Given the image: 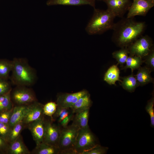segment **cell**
Segmentation results:
<instances>
[{"mask_svg": "<svg viewBox=\"0 0 154 154\" xmlns=\"http://www.w3.org/2000/svg\"><path fill=\"white\" fill-rule=\"evenodd\" d=\"M28 105H17L13 107L9 123L11 128L22 121L27 110Z\"/></svg>", "mask_w": 154, "mask_h": 154, "instance_id": "cell-16", "label": "cell"}, {"mask_svg": "<svg viewBox=\"0 0 154 154\" xmlns=\"http://www.w3.org/2000/svg\"><path fill=\"white\" fill-rule=\"evenodd\" d=\"M13 109L0 113V123L9 124Z\"/></svg>", "mask_w": 154, "mask_h": 154, "instance_id": "cell-34", "label": "cell"}, {"mask_svg": "<svg viewBox=\"0 0 154 154\" xmlns=\"http://www.w3.org/2000/svg\"><path fill=\"white\" fill-rule=\"evenodd\" d=\"M143 58H144V62L146 64V66L151 71L154 70V49L153 47L148 54Z\"/></svg>", "mask_w": 154, "mask_h": 154, "instance_id": "cell-30", "label": "cell"}, {"mask_svg": "<svg viewBox=\"0 0 154 154\" xmlns=\"http://www.w3.org/2000/svg\"><path fill=\"white\" fill-rule=\"evenodd\" d=\"M72 113L70 108H64L57 107L51 120L59 123L66 117Z\"/></svg>", "mask_w": 154, "mask_h": 154, "instance_id": "cell-28", "label": "cell"}, {"mask_svg": "<svg viewBox=\"0 0 154 154\" xmlns=\"http://www.w3.org/2000/svg\"><path fill=\"white\" fill-rule=\"evenodd\" d=\"M91 103L90 95L88 92L79 98L70 108L75 114L90 109Z\"/></svg>", "mask_w": 154, "mask_h": 154, "instance_id": "cell-18", "label": "cell"}, {"mask_svg": "<svg viewBox=\"0 0 154 154\" xmlns=\"http://www.w3.org/2000/svg\"><path fill=\"white\" fill-rule=\"evenodd\" d=\"M154 99L153 97L148 101L146 107V110L150 116L151 125L152 127L154 126Z\"/></svg>", "mask_w": 154, "mask_h": 154, "instance_id": "cell-31", "label": "cell"}, {"mask_svg": "<svg viewBox=\"0 0 154 154\" xmlns=\"http://www.w3.org/2000/svg\"><path fill=\"white\" fill-rule=\"evenodd\" d=\"M89 109L75 113L72 124L79 129H84L89 127L88 121Z\"/></svg>", "mask_w": 154, "mask_h": 154, "instance_id": "cell-17", "label": "cell"}, {"mask_svg": "<svg viewBox=\"0 0 154 154\" xmlns=\"http://www.w3.org/2000/svg\"><path fill=\"white\" fill-rule=\"evenodd\" d=\"M153 47V40L149 36H141L128 47L129 54L143 58Z\"/></svg>", "mask_w": 154, "mask_h": 154, "instance_id": "cell-6", "label": "cell"}, {"mask_svg": "<svg viewBox=\"0 0 154 154\" xmlns=\"http://www.w3.org/2000/svg\"><path fill=\"white\" fill-rule=\"evenodd\" d=\"M11 90L0 95V113L10 110L14 107L11 96Z\"/></svg>", "mask_w": 154, "mask_h": 154, "instance_id": "cell-24", "label": "cell"}, {"mask_svg": "<svg viewBox=\"0 0 154 154\" xmlns=\"http://www.w3.org/2000/svg\"><path fill=\"white\" fill-rule=\"evenodd\" d=\"M33 154H60L58 147L51 145L44 142L37 145L32 151Z\"/></svg>", "mask_w": 154, "mask_h": 154, "instance_id": "cell-20", "label": "cell"}, {"mask_svg": "<svg viewBox=\"0 0 154 154\" xmlns=\"http://www.w3.org/2000/svg\"><path fill=\"white\" fill-rule=\"evenodd\" d=\"M123 18L114 23L112 29V40L120 47H127L142 35L146 28L144 22L137 21L133 19Z\"/></svg>", "mask_w": 154, "mask_h": 154, "instance_id": "cell-1", "label": "cell"}, {"mask_svg": "<svg viewBox=\"0 0 154 154\" xmlns=\"http://www.w3.org/2000/svg\"><path fill=\"white\" fill-rule=\"evenodd\" d=\"M95 1H96V0H98V1H103L104 0H94Z\"/></svg>", "mask_w": 154, "mask_h": 154, "instance_id": "cell-38", "label": "cell"}, {"mask_svg": "<svg viewBox=\"0 0 154 154\" xmlns=\"http://www.w3.org/2000/svg\"><path fill=\"white\" fill-rule=\"evenodd\" d=\"M116 17L110 11L94 8L93 15L85 30L90 35H101L112 29Z\"/></svg>", "mask_w": 154, "mask_h": 154, "instance_id": "cell-2", "label": "cell"}, {"mask_svg": "<svg viewBox=\"0 0 154 154\" xmlns=\"http://www.w3.org/2000/svg\"><path fill=\"white\" fill-rule=\"evenodd\" d=\"M43 105L37 101L28 105L27 110L22 121L25 125L44 117Z\"/></svg>", "mask_w": 154, "mask_h": 154, "instance_id": "cell-11", "label": "cell"}, {"mask_svg": "<svg viewBox=\"0 0 154 154\" xmlns=\"http://www.w3.org/2000/svg\"><path fill=\"white\" fill-rule=\"evenodd\" d=\"M119 70L117 65H114L110 66L105 73L104 80L110 85H116L117 81L120 82Z\"/></svg>", "mask_w": 154, "mask_h": 154, "instance_id": "cell-21", "label": "cell"}, {"mask_svg": "<svg viewBox=\"0 0 154 154\" xmlns=\"http://www.w3.org/2000/svg\"><path fill=\"white\" fill-rule=\"evenodd\" d=\"M11 90L10 84L7 80L0 78V95L6 93Z\"/></svg>", "mask_w": 154, "mask_h": 154, "instance_id": "cell-33", "label": "cell"}, {"mask_svg": "<svg viewBox=\"0 0 154 154\" xmlns=\"http://www.w3.org/2000/svg\"><path fill=\"white\" fill-rule=\"evenodd\" d=\"M12 62V82L17 86H27L33 84L36 78L33 69L23 59L15 58Z\"/></svg>", "mask_w": 154, "mask_h": 154, "instance_id": "cell-3", "label": "cell"}, {"mask_svg": "<svg viewBox=\"0 0 154 154\" xmlns=\"http://www.w3.org/2000/svg\"><path fill=\"white\" fill-rule=\"evenodd\" d=\"M152 71L146 66L140 67L135 75L139 86H143L153 82L151 73Z\"/></svg>", "mask_w": 154, "mask_h": 154, "instance_id": "cell-19", "label": "cell"}, {"mask_svg": "<svg viewBox=\"0 0 154 154\" xmlns=\"http://www.w3.org/2000/svg\"><path fill=\"white\" fill-rule=\"evenodd\" d=\"M74 114L73 113H70L58 123L61 128L64 127L68 126L70 121L72 120L74 115Z\"/></svg>", "mask_w": 154, "mask_h": 154, "instance_id": "cell-36", "label": "cell"}, {"mask_svg": "<svg viewBox=\"0 0 154 154\" xmlns=\"http://www.w3.org/2000/svg\"><path fill=\"white\" fill-rule=\"evenodd\" d=\"M154 6V0H133L128 10L127 17L136 16H145Z\"/></svg>", "mask_w": 154, "mask_h": 154, "instance_id": "cell-9", "label": "cell"}, {"mask_svg": "<svg viewBox=\"0 0 154 154\" xmlns=\"http://www.w3.org/2000/svg\"><path fill=\"white\" fill-rule=\"evenodd\" d=\"M11 128L9 124L0 123V136L7 141Z\"/></svg>", "mask_w": 154, "mask_h": 154, "instance_id": "cell-32", "label": "cell"}, {"mask_svg": "<svg viewBox=\"0 0 154 154\" xmlns=\"http://www.w3.org/2000/svg\"><path fill=\"white\" fill-rule=\"evenodd\" d=\"M88 92L85 90L72 93H64L57 96L56 103L57 107L70 108L79 98Z\"/></svg>", "mask_w": 154, "mask_h": 154, "instance_id": "cell-12", "label": "cell"}, {"mask_svg": "<svg viewBox=\"0 0 154 154\" xmlns=\"http://www.w3.org/2000/svg\"><path fill=\"white\" fill-rule=\"evenodd\" d=\"M107 148L99 145L91 149L83 152L82 154H103L105 153Z\"/></svg>", "mask_w": 154, "mask_h": 154, "instance_id": "cell-35", "label": "cell"}, {"mask_svg": "<svg viewBox=\"0 0 154 154\" xmlns=\"http://www.w3.org/2000/svg\"><path fill=\"white\" fill-rule=\"evenodd\" d=\"M78 129L72 124L61 129L58 146L60 154H75L74 149Z\"/></svg>", "mask_w": 154, "mask_h": 154, "instance_id": "cell-4", "label": "cell"}, {"mask_svg": "<svg viewBox=\"0 0 154 154\" xmlns=\"http://www.w3.org/2000/svg\"><path fill=\"white\" fill-rule=\"evenodd\" d=\"M143 62L144 61L141 57L129 55L126 60L125 66L122 69L126 70L128 68L130 69L132 73H133L134 70L138 69L140 67Z\"/></svg>", "mask_w": 154, "mask_h": 154, "instance_id": "cell-23", "label": "cell"}, {"mask_svg": "<svg viewBox=\"0 0 154 154\" xmlns=\"http://www.w3.org/2000/svg\"><path fill=\"white\" fill-rule=\"evenodd\" d=\"M6 153L9 154H29L31 153V152L25 145L20 135L15 140L8 143Z\"/></svg>", "mask_w": 154, "mask_h": 154, "instance_id": "cell-14", "label": "cell"}, {"mask_svg": "<svg viewBox=\"0 0 154 154\" xmlns=\"http://www.w3.org/2000/svg\"><path fill=\"white\" fill-rule=\"evenodd\" d=\"M95 1L94 0H48L46 2V4L48 6L89 5L94 8L95 7Z\"/></svg>", "mask_w": 154, "mask_h": 154, "instance_id": "cell-15", "label": "cell"}, {"mask_svg": "<svg viewBox=\"0 0 154 154\" xmlns=\"http://www.w3.org/2000/svg\"><path fill=\"white\" fill-rule=\"evenodd\" d=\"M98 145L89 127L79 129L74 149L75 154H82Z\"/></svg>", "mask_w": 154, "mask_h": 154, "instance_id": "cell-5", "label": "cell"}, {"mask_svg": "<svg viewBox=\"0 0 154 154\" xmlns=\"http://www.w3.org/2000/svg\"><path fill=\"white\" fill-rule=\"evenodd\" d=\"M107 9L115 17L122 18L131 5V0H104Z\"/></svg>", "mask_w": 154, "mask_h": 154, "instance_id": "cell-10", "label": "cell"}, {"mask_svg": "<svg viewBox=\"0 0 154 154\" xmlns=\"http://www.w3.org/2000/svg\"><path fill=\"white\" fill-rule=\"evenodd\" d=\"M44 117L30 123L28 127L30 131L36 145L44 141L45 133Z\"/></svg>", "mask_w": 154, "mask_h": 154, "instance_id": "cell-13", "label": "cell"}, {"mask_svg": "<svg viewBox=\"0 0 154 154\" xmlns=\"http://www.w3.org/2000/svg\"><path fill=\"white\" fill-rule=\"evenodd\" d=\"M8 144V142L0 136V153H5Z\"/></svg>", "mask_w": 154, "mask_h": 154, "instance_id": "cell-37", "label": "cell"}, {"mask_svg": "<svg viewBox=\"0 0 154 154\" xmlns=\"http://www.w3.org/2000/svg\"><path fill=\"white\" fill-rule=\"evenodd\" d=\"M24 125L23 122L21 121L11 128L7 139L8 143L15 140L20 137Z\"/></svg>", "mask_w": 154, "mask_h": 154, "instance_id": "cell-27", "label": "cell"}, {"mask_svg": "<svg viewBox=\"0 0 154 154\" xmlns=\"http://www.w3.org/2000/svg\"></svg>", "mask_w": 154, "mask_h": 154, "instance_id": "cell-39", "label": "cell"}, {"mask_svg": "<svg viewBox=\"0 0 154 154\" xmlns=\"http://www.w3.org/2000/svg\"><path fill=\"white\" fill-rule=\"evenodd\" d=\"M12 67V61L0 60V78L7 80Z\"/></svg>", "mask_w": 154, "mask_h": 154, "instance_id": "cell-25", "label": "cell"}, {"mask_svg": "<svg viewBox=\"0 0 154 154\" xmlns=\"http://www.w3.org/2000/svg\"><path fill=\"white\" fill-rule=\"evenodd\" d=\"M61 128L53 121L46 120L45 133L43 142L49 145L58 147V143Z\"/></svg>", "mask_w": 154, "mask_h": 154, "instance_id": "cell-8", "label": "cell"}, {"mask_svg": "<svg viewBox=\"0 0 154 154\" xmlns=\"http://www.w3.org/2000/svg\"><path fill=\"white\" fill-rule=\"evenodd\" d=\"M128 54L127 47L121 48L120 49L115 51L112 53L113 57L116 60L118 64L121 67L125 63Z\"/></svg>", "mask_w": 154, "mask_h": 154, "instance_id": "cell-26", "label": "cell"}, {"mask_svg": "<svg viewBox=\"0 0 154 154\" xmlns=\"http://www.w3.org/2000/svg\"><path fill=\"white\" fill-rule=\"evenodd\" d=\"M57 107L56 103L52 102L47 103L43 105V110L44 115L50 117L52 120Z\"/></svg>", "mask_w": 154, "mask_h": 154, "instance_id": "cell-29", "label": "cell"}, {"mask_svg": "<svg viewBox=\"0 0 154 154\" xmlns=\"http://www.w3.org/2000/svg\"><path fill=\"white\" fill-rule=\"evenodd\" d=\"M11 94L12 100L17 105H28L37 101L35 96L31 90L25 86H17Z\"/></svg>", "mask_w": 154, "mask_h": 154, "instance_id": "cell-7", "label": "cell"}, {"mask_svg": "<svg viewBox=\"0 0 154 154\" xmlns=\"http://www.w3.org/2000/svg\"><path fill=\"white\" fill-rule=\"evenodd\" d=\"M121 78V86L123 89L128 92H134L135 89L139 86L135 75L133 73L128 76H124Z\"/></svg>", "mask_w": 154, "mask_h": 154, "instance_id": "cell-22", "label": "cell"}]
</instances>
